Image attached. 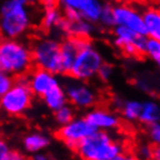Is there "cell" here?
Returning <instances> with one entry per match:
<instances>
[{"label":"cell","instance_id":"cell-1","mask_svg":"<svg viewBox=\"0 0 160 160\" xmlns=\"http://www.w3.org/2000/svg\"><path fill=\"white\" fill-rule=\"evenodd\" d=\"M76 153L85 160H125L127 156L124 145L115 140L109 131L95 130L86 137L76 148Z\"/></svg>","mask_w":160,"mask_h":160},{"label":"cell","instance_id":"cell-2","mask_svg":"<svg viewBox=\"0 0 160 160\" xmlns=\"http://www.w3.org/2000/svg\"><path fill=\"white\" fill-rule=\"evenodd\" d=\"M29 5L20 0H5L0 8V29L4 38H20L32 27Z\"/></svg>","mask_w":160,"mask_h":160},{"label":"cell","instance_id":"cell-3","mask_svg":"<svg viewBox=\"0 0 160 160\" xmlns=\"http://www.w3.org/2000/svg\"><path fill=\"white\" fill-rule=\"evenodd\" d=\"M32 48L19 38H4L0 43V70L14 77L26 76L32 65Z\"/></svg>","mask_w":160,"mask_h":160},{"label":"cell","instance_id":"cell-4","mask_svg":"<svg viewBox=\"0 0 160 160\" xmlns=\"http://www.w3.org/2000/svg\"><path fill=\"white\" fill-rule=\"evenodd\" d=\"M32 93L28 77H18L12 88L1 95V109L9 116H20L27 112L32 102Z\"/></svg>","mask_w":160,"mask_h":160},{"label":"cell","instance_id":"cell-5","mask_svg":"<svg viewBox=\"0 0 160 160\" xmlns=\"http://www.w3.org/2000/svg\"><path fill=\"white\" fill-rule=\"evenodd\" d=\"M103 63L102 53L91 41L87 40L77 53L70 76L82 81H88L94 77H98L99 70Z\"/></svg>","mask_w":160,"mask_h":160},{"label":"cell","instance_id":"cell-6","mask_svg":"<svg viewBox=\"0 0 160 160\" xmlns=\"http://www.w3.org/2000/svg\"><path fill=\"white\" fill-rule=\"evenodd\" d=\"M32 52L36 68L62 74V42L51 37L41 38L32 44Z\"/></svg>","mask_w":160,"mask_h":160},{"label":"cell","instance_id":"cell-7","mask_svg":"<svg viewBox=\"0 0 160 160\" xmlns=\"http://www.w3.org/2000/svg\"><path fill=\"white\" fill-rule=\"evenodd\" d=\"M112 43L124 55L129 57L143 56L146 52V44L148 37L146 35L131 30L122 26H115L112 28Z\"/></svg>","mask_w":160,"mask_h":160},{"label":"cell","instance_id":"cell-8","mask_svg":"<svg viewBox=\"0 0 160 160\" xmlns=\"http://www.w3.org/2000/svg\"><path fill=\"white\" fill-rule=\"evenodd\" d=\"M96 129L89 123L86 117H74L70 123L59 127L57 136L65 143L68 148L76 150L80 142L92 135Z\"/></svg>","mask_w":160,"mask_h":160},{"label":"cell","instance_id":"cell-9","mask_svg":"<svg viewBox=\"0 0 160 160\" xmlns=\"http://www.w3.org/2000/svg\"><path fill=\"white\" fill-rule=\"evenodd\" d=\"M64 87L66 89L68 102L74 108L89 109L96 103L98 96L95 91L86 81L73 78V80H68Z\"/></svg>","mask_w":160,"mask_h":160},{"label":"cell","instance_id":"cell-10","mask_svg":"<svg viewBox=\"0 0 160 160\" xmlns=\"http://www.w3.org/2000/svg\"><path fill=\"white\" fill-rule=\"evenodd\" d=\"M116 26H122L125 28L146 35V27L143 12L136 7L128 4H116L112 6ZM148 36V35H146Z\"/></svg>","mask_w":160,"mask_h":160},{"label":"cell","instance_id":"cell-11","mask_svg":"<svg viewBox=\"0 0 160 160\" xmlns=\"http://www.w3.org/2000/svg\"><path fill=\"white\" fill-rule=\"evenodd\" d=\"M59 8L65 11H74L86 20L98 23L104 5L101 0H58Z\"/></svg>","mask_w":160,"mask_h":160},{"label":"cell","instance_id":"cell-12","mask_svg":"<svg viewBox=\"0 0 160 160\" xmlns=\"http://www.w3.org/2000/svg\"><path fill=\"white\" fill-rule=\"evenodd\" d=\"M94 22L86 20L84 18H78L74 20H70L64 16L56 30L60 34H63L65 37L74 36L81 37V38H89L95 32L96 27Z\"/></svg>","mask_w":160,"mask_h":160},{"label":"cell","instance_id":"cell-13","mask_svg":"<svg viewBox=\"0 0 160 160\" xmlns=\"http://www.w3.org/2000/svg\"><path fill=\"white\" fill-rule=\"evenodd\" d=\"M85 117L96 130L112 131L120 128L121 120L116 114L106 108H92L89 109Z\"/></svg>","mask_w":160,"mask_h":160},{"label":"cell","instance_id":"cell-14","mask_svg":"<svg viewBox=\"0 0 160 160\" xmlns=\"http://www.w3.org/2000/svg\"><path fill=\"white\" fill-rule=\"evenodd\" d=\"M28 80L34 95L38 98H42L50 88L59 84L56 73L41 68H36L35 70H32L29 73Z\"/></svg>","mask_w":160,"mask_h":160},{"label":"cell","instance_id":"cell-15","mask_svg":"<svg viewBox=\"0 0 160 160\" xmlns=\"http://www.w3.org/2000/svg\"><path fill=\"white\" fill-rule=\"evenodd\" d=\"M89 38L68 36L62 41V74H71L77 53Z\"/></svg>","mask_w":160,"mask_h":160},{"label":"cell","instance_id":"cell-16","mask_svg":"<svg viewBox=\"0 0 160 160\" xmlns=\"http://www.w3.org/2000/svg\"><path fill=\"white\" fill-rule=\"evenodd\" d=\"M42 99H43V102L45 103V106L52 112L58 110L63 106L68 104V102L66 89L60 84H57L53 87L50 88L48 92L42 96Z\"/></svg>","mask_w":160,"mask_h":160},{"label":"cell","instance_id":"cell-17","mask_svg":"<svg viewBox=\"0 0 160 160\" xmlns=\"http://www.w3.org/2000/svg\"><path fill=\"white\" fill-rule=\"evenodd\" d=\"M22 144L26 152L29 154H35L48 148L50 145V138L43 132H30L27 136H24Z\"/></svg>","mask_w":160,"mask_h":160},{"label":"cell","instance_id":"cell-18","mask_svg":"<svg viewBox=\"0 0 160 160\" xmlns=\"http://www.w3.org/2000/svg\"><path fill=\"white\" fill-rule=\"evenodd\" d=\"M143 15L148 37L160 41V8L148 7L143 11Z\"/></svg>","mask_w":160,"mask_h":160},{"label":"cell","instance_id":"cell-19","mask_svg":"<svg viewBox=\"0 0 160 160\" xmlns=\"http://www.w3.org/2000/svg\"><path fill=\"white\" fill-rule=\"evenodd\" d=\"M139 122L145 125H153L160 123V104L156 101L148 100L143 102Z\"/></svg>","mask_w":160,"mask_h":160},{"label":"cell","instance_id":"cell-20","mask_svg":"<svg viewBox=\"0 0 160 160\" xmlns=\"http://www.w3.org/2000/svg\"><path fill=\"white\" fill-rule=\"evenodd\" d=\"M63 18H64V13L57 6L44 8V13L42 15V27L48 30L56 29Z\"/></svg>","mask_w":160,"mask_h":160},{"label":"cell","instance_id":"cell-21","mask_svg":"<svg viewBox=\"0 0 160 160\" xmlns=\"http://www.w3.org/2000/svg\"><path fill=\"white\" fill-rule=\"evenodd\" d=\"M142 107L143 102L137 100H127L123 101L121 106V112L122 117L128 122H136L139 121L140 112H142Z\"/></svg>","mask_w":160,"mask_h":160},{"label":"cell","instance_id":"cell-22","mask_svg":"<svg viewBox=\"0 0 160 160\" xmlns=\"http://www.w3.org/2000/svg\"><path fill=\"white\" fill-rule=\"evenodd\" d=\"M53 112H55V116H53L55 117V122L59 127L70 123L76 117L74 116V108H73V106H68V104H65L62 108H59L58 110Z\"/></svg>","mask_w":160,"mask_h":160},{"label":"cell","instance_id":"cell-23","mask_svg":"<svg viewBox=\"0 0 160 160\" xmlns=\"http://www.w3.org/2000/svg\"><path fill=\"white\" fill-rule=\"evenodd\" d=\"M99 26L106 29H112L116 26L115 22V15H114V9L112 6L109 4H106L103 6L102 13H101L100 20H99Z\"/></svg>","mask_w":160,"mask_h":160},{"label":"cell","instance_id":"cell-24","mask_svg":"<svg viewBox=\"0 0 160 160\" xmlns=\"http://www.w3.org/2000/svg\"><path fill=\"white\" fill-rule=\"evenodd\" d=\"M145 55L151 60H153L157 66L160 68V41L148 37Z\"/></svg>","mask_w":160,"mask_h":160},{"label":"cell","instance_id":"cell-25","mask_svg":"<svg viewBox=\"0 0 160 160\" xmlns=\"http://www.w3.org/2000/svg\"><path fill=\"white\" fill-rule=\"evenodd\" d=\"M15 80L16 79H14V76L9 74V73H0V95H2L7 91H9L15 82Z\"/></svg>","mask_w":160,"mask_h":160},{"label":"cell","instance_id":"cell-26","mask_svg":"<svg viewBox=\"0 0 160 160\" xmlns=\"http://www.w3.org/2000/svg\"><path fill=\"white\" fill-rule=\"evenodd\" d=\"M136 157L138 159H143V160L153 159V146H151V145L148 144H143L137 146Z\"/></svg>","mask_w":160,"mask_h":160},{"label":"cell","instance_id":"cell-27","mask_svg":"<svg viewBox=\"0 0 160 160\" xmlns=\"http://www.w3.org/2000/svg\"><path fill=\"white\" fill-rule=\"evenodd\" d=\"M112 74H114V68L110 64H108V63H103L102 66L100 68V70H99L98 77H99V79L101 81L107 82V81L112 79Z\"/></svg>","mask_w":160,"mask_h":160},{"label":"cell","instance_id":"cell-28","mask_svg":"<svg viewBox=\"0 0 160 160\" xmlns=\"http://www.w3.org/2000/svg\"><path fill=\"white\" fill-rule=\"evenodd\" d=\"M148 135L154 144L160 145V123H156L153 125H150L148 128Z\"/></svg>","mask_w":160,"mask_h":160},{"label":"cell","instance_id":"cell-29","mask_svg":"<svg viewBox=\"0 0 160 160\" xmlns=\"http://www.w3.org/2000/svg\"><path fill=\"white\" fill-rule=\"evenodd\" d=\"M12 151L13 150L8 146L7 143L0 142V159L1 160H11Z\"/></svg>","mask_w":160,"mask_h":160},{"label":"cell","instance_id":"cell-30","mask_svg":"<svg viewBox=\"0 0 160 160\" xmlns=\"http://www.w3.org/2000/svg\"><path fill=\"white\" fill-rule=\"evenodd\" d=\"M41 4L43 5L44 8L55 7L58 5V0H41Z\"/></svg>","mask_w":160,"mask_h":160},{"label":"cell","instance_id":"cell-31","mask_svg":"<svg viewBox=\"0 0 160 160\" xmlns=\"http://www.w3.org/2000/svg\"><path fill=\"white\" fill-rule=\"evenodd\" d=\"M153 159L160 160V145L154 144L153 146Z\"/></svg>","mask_w":160,"mask_h":160},{"label":"cell","instance_id":"cell-32","mask_svg":"<svg viewBox=\"0 0 160 160\" xmlns=\"http://www.w3.org/2000/svg\"><path fill=\"white\" fill-rule=\"evenodd\" d=\"M32 159H35V160H47V159H48V157L45 156V154L43 153V151H42V152H38V153L32 154Z\"/></svg>","mask_w":160,"mask_h":160},{"label":"cell","instance_id":"cell-33","mask_svg":"<svg viewBox=\"0 0 160 160\" xmlns=\"http://www.w3.org/2000/svg\"><path fill=\"white\" fill-rule=\"evenodd\" d=\"M34 1H37V0H34Z\"/></svg>","mask_w":160,"mask_h":160}]
</instances>
